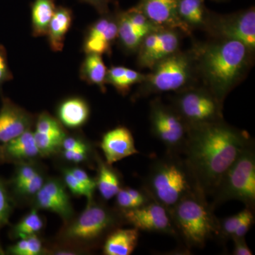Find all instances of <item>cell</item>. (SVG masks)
Here are the masks:
<instances>
[{"label":"cell","mask_w":255,"mask_h":255,"mask_svg":"<svg viewBox=\"0 0 255 255\" xmlns=\"http://www.w3.org/2000/svg\"><path fill=\"white\" fill-rule=\"evenodd\" d=\"M46 180L44 172L41 170L21 185L10 190L15 201L16 199H33Z\"/></svg>","instance_id":"f1b7e54d"},{"label":"cell","mask_w":255,"mask_h":255,"mask_svg":"<svg viewBox=\"0 0 255 255\" xmlns=\"http://www.w3.org/2000/svg\"><path fill=\"white\" fill-rule=\"evenodd\" d=\"M124 11L128 19L132 23V26H135L139 31L144 34L147 35L151 32L162 28L154 24L150 19H148L145 15L142 14L140 10L137 9L135 6H132L127 11Z\"/></svg>","instance_id":"1f68e13d"},{"label":"cell","mask_w":255,"mask_h":255,"mask_svg":"<svg viewBox=\"0 0 255 255\" xmlns=\"http://www.w3.org/2000/svg\"><path fill=\"white\" fill-rule=\"evenodd\" d=\"M203 193L187 196L169 210L177 236L188 248H201L219 237L220 221Z\"/></svg>","instance_id":"5b68a950"},{"label":"cell","mask_w":255,"mask_h":255,"mask_svg":"<svg viewBox=\"0 0 255 255\" xmlns=\"http://www.w3.org/2000/svg\"><path fill=\"white\" fill-rule=\"evenodd\" d=\"M69 168H70L74 176L85 186L87 190L92 193V194H94L96 189H97L95 179L90 177L89 174L87 173L86 171L80 168V167H69Z\"/></svg>","instance_id":"f35d334b"},{"label":"cell","mask_w":255,"mask_h":255,"mask_svg":"<svg viewBox=\"0 0 255 255\" xmlns=\"http://www.w3.org/2000/svg\"><path fill=\"white\" fill-rule=\"evenodd\" d=\"M118 40L120 46L128 53H135L146 36L137 29L128 19L124 11H117Z\"/></svg>","instance_id":"4316f807"},{"label":"cell","mask_w":255,"mask_h":255,"mask_svg":"<svg viewBox=\"0 0 255 255\" xmlns=\"http://www.w3.org/2000/svg\"><path fill=\"white\" fill-rule=\"evenodd\" d=\"M171 106L189 127L224 119L223 102L201 84L175 92Z\"/></svg>","instance_id":"ba28073f"},{"label":"cell","mask_w":255,"mask_h":255,"mask_svg":"<svg viewBox=\"0 0 255 255\" xmlns=\"http://www.w3.org/2000/svg\"><path fill=\"white\" fill-rule=\"evenodd\" d=\"M13 79V74L8 63L7 53L3 45L0 44V94L4 83Z\"/></svg>","instance_id":"d590c367"},{"label":"cell","mask_w":255,"mask_h":255,"mask_svg":"<svg viewBox=\"0 0 255 255\" xmlns=\"http://www.w3.org/2000/svg\"><path fill=\"white\" fill-rule=\"evenodd\" d=\"M124 224L120 210L93 199L80 214L64 223L54 246L59 255L86 254L102 246L107 236Z\"/></svg>","instance_id":"3957f363"},{"label":"cell","mask_w":255,"mask_h":255,"mask_svg":"<svg viewBox=\"0 0 255 255\" xmlns=\"http://www.w3.org/2000/svg\"><path fill=\"white\" fill-rule=\"evenodd\" d=\"M139 230L137 228H118L107 236L103 245L105 255H130L138 243Z\"/></svg>","instance_id":"44dd1931"},{"label":"cell","mask_w":255,"mask_h":255,"mask_svg":"<svg viewBox=\"0 0 255 255\" xmlns=\"http://www.w3.org/2000/svg\"><path fill=\"white\" fill-rule=\"evenodd\" d=\"M115 196L117 209L121 211L134 209L131 198L128 193L127 187L121 188Z\"/></svg>","instance_id":"ab89813d"},{"label":"cell","mask_w":255,"mask_h":255,"mask_svg":"<svg viewBox=\"0 0 255 255\" xmlns=\"http://www.w3.org/2000/svg\"><path fill=\"white\" fill-rule=\"evenodd\" d=\"M212 1H217V2H221V1H226L227 0H212Z\"/></svg>","instance_id":"f6af8a7d"},{"label":"cell","mask_w":255,"mask_h":255,"mask_svg":"<svg viewBox=\"0 0 255 255\" xmlns=\"http://www.w3.org/2000/svg\"><path fill=\"white\" fill-rule=\"evenodd\" d=\"M246 213L241 223H239L233 237L231 238H245L248 231L251 230L252 226L255 223V211L250 208L246 207Z\"/></svg>","instance_id":"8d00e7d4"},{"label":"cell","mask_w":255,"mask_h":255,"mask_svg":"<svg viewBox=\"0 0 255 255\" xmlns=\"http://www.w3.org/2000/svg\"><path fill=\"white\" fill-rule=\"evenodd\" d=\"M195 55L193 50H179L155 64L139 85L132 100L164 92H177L199 85Z\"/></svg>","instance_id":"8992f818"},{"label":"cell","mask_w":255,"mask_h":255,"mask_svg":"<svg viewBox=\"0 0 255 255\" xmlns=\"http://www.w3.org/2000/svg\"><path fill=\"white\" fill-rule=\"evenodd\" d=\"M16 205L7 182L0 177V229L9 224L11 215Z\"/></svg>","instance_id":"f546056e"},{"label":"cell","mask_w":255,"mask_h":255,"mask_svg":"<svg viewBox=\"0 0 255 255\" xmlns=\"http://www.w3.org/2000/svg\"><path fill=\"white\" fill-rule=\"evenodd\" d=\"M149 119L152 135L165 146L167 153L182 155L189 127L173 107L154 99L150 103Z\"/></svg>","instance_id":"9c48e42d"},{"label":"cell","mask_w":255,"mask_h":255,"mask_svg":"<svg viewBox=\"0 0 255 255\" xmlns=\"http://www.w3.org/2000/svg\"><path fill=\"white\" fill-rule=\"evenodd\" d=\"M234 249L233 254L235 255H252L253 252L247 245L245 238H233Z\"/></svg>","instance_id":"b9f144b4"},{"label":"cell","mask_w":255,"mask_h":255,"mask_svg":"<svg viewBox=\"0 0 255 255\" xmlns=\"http://www.w3.org/2000/svg\"><path fill=\"white\" fill-rule=\"evenodd\" d=\"M177 2L178 0H139L135 7L158 27L177 29L184 36H192L179 20Z\"/></svg>","instance_id":"2e32d148"},{"label":"cell","mask_w":255,"mask_h":255,"mask_svg":"<svg viewBox=\"0 0 255 255\" xmlns=\"http://www.w3.org/2000/svg\"><path fill=\"white\" fill-rule=\"evenodd\" d=\"M68 188L63 179L51 177L46 179L40 190L32 199L33 208L50 211L60 216L64 223L75 216L73 204Z\"/></svg>","instance_id":"7c38bea8"},{"label":"cell","mask_w":255,"mask_h":255,"mask_svg":"<svg viewBox=\"0 0 255 255\" xmlns=\"http://www.w3.org/2000/svg\"><path fill=\"white\" fill-rule=\"evenodd\" d=\"M4 163V158H3L2 150H1V145L0 144V164Z\"/></svg>","instance_id":"ee69618b"},{"label":"cell","mask_w":255,"mask_h":255,"mask_svg":"<svg viewBox=\"0 0 255 255\" xmlns=\"http://www.w3.org/2000/svg\"><path fill=\"white\" fill-rule=\"evenodd\" d=\"M73 12L65 6H58L50 21L46 36L50 49L60 52L63 49L65 36L73 23Z\"/></svg>","instance_id":"7402d4cb"},{"label":"cell","mask_w":255,"mask_h":255,"mask_svg":"<svg viewBox=\"0 0 255 255\" xmlns=\"http://www.w3.org/2000/svg\"><path fill=\"white\" fill-rule=\"evenodd\" d=\"M56 114L57 119L64 127L77 129L85 125L88 121L90 106L81 97H69L60 102Z\"/></svg>","instance_id":"ffe728a7"},{"label":"cell","mask_w":255,"mask_h":255,"mask_svg":"<svg viewBox=\"0 0 255 255\" xmlns=\"http://www.w3.org/2000/svg\"><path fill=\"white\" fill-rule=\"evenodd\" d=\"M107 163L112 165L126 157L138 154L132 132L120 126L106 132L100 143Z\"/></svg>","instance_id":"e0dca14e"},{"label":"cell","mask_w":255,"mask_h":255,"mask_svg":"<svg viewBox=\"0 0 255 255\" xmlns=\"http://www.w3.org/2000/svg\"><path fill=\"white\" fill-rule=\"evenodd\" d=\"M33 135L40 155L46 157L58 153L68 133L58 119L44 112L37 117Z\"/></svg>","instance_id":"9a60e30c"},{"label":"cell","mask_w":255,"mask_h":255,"mask_svg":"<svg viewBox=\"0 0 255 255\" xmlns=\"http://www.w3.org/2000/svg\"><path fill=\"white\" fill-rule=\"evenodd\" d=\"M1 150L4 162L15 164L36 161L41 157L31 130L23 132L6 143L1 144Z\"/></svg>","instance_id":"ac0fdd59"},{"label":"cell","mask_w":255,"mask_h":255,"mask_svg":"<svg viewBox=\"0 0 255 255\" xmlns=\"http://www.w3.org/2000/svg\"><path fill=\"white\" fill-rule=\"evenodd\" d=\"M246 207L238 214L220 221L219 237L221 240H228L233 237L236 228L246 213Z\"/></svg>","instance_id":"e575fe53"},{"label":"cell","mask_w":255,"mask_h":255,"mask_svg":"<svg viewBox=\"0 0 255 255\" xmlns=\"http://www.w3.org/2000/svg\"><path fill=\"white\" fill-rule=\"evenodd\" d=\"M58 153L64 160L75 164L89 163L92 159H95L97 155V152L94 153L92 145L72 150H61Z\"/></svg>","instance_id":"d6a6232c"},{"label":"cell","mask_w":255,"mask_h":255,"mask_svg":"<svg viewBox=\"0 0 255 255\" xmlns=\"http://www.w3.org/2000/svg\"><path fill=\"white\" fill-rule=\"evenodd\" d=\"M62 174L64 184L72 194L77 196H85L88 201L94 199V194L87 190L85 186L74 176L69 167L62 169Z\"/></svg>","instance_id":"836d02e7"},{"label":"cell","mask_w":255,"mask_h":255,"mask_svg":"<svg viewBox=\"0 0 255 255\" xmlns=\"http://www.w3.org/2000/svg\"><path fill=\"white\" fill-rule=\"evenodd\" d=\"M91 5L101 15L110 12L109 6L112 0H80Z\"/></svg>","instance_id":"7bdbcfd3"},{"label":"cell","mask_w":255,"mask_h":255,"mask_svg":"<svg viewBox=\"0 0 255 255\" xmlns=\"http://www.w3.org/2000/svg\"><path fill=\"white\" fill-rule=\"evenodd\" d=\"M191 49L201 85L223 103L228 94L245 80L255 62V53L235 40L194 41Z\"/></svg>","instance_id":"7a4b0ae2"},{"label":"cell","mask_w":255,"mask_h":255,"mask_svg":"<svg viewBox=\"0 0 255 255\" xmlns=\"http://www.w3.org/2000/svg\"><path fill=\"white\" fill-rule=\"evenodd\" d=\"M212 196L214 209L228 201H241L255 211V149L252 141L223 174Z\"/></svg>","instance_id":"52a82bcc"},{"label":"cell","mask_w":255,"mask_h":255,"mask_svg":"<svg viewBox=\"0 0 255 255\" xmlns=\"http://www.w3.org/2000/svg\"><path fill=\"white\" fill-rule=\"evenodd\" d=\"M92 145L90 142L87 141L86 139L80 136V135H67L63 139L60 145L59 151L72 150L80 147H87ZM58 151V152H59Z\"/></svg>","instance_id":"74e56055"},{"label":"cell","mask_w":255,"mask_h":255,"mask_svg":"<svg viewBox=\"0 0 255 255\" xmlns=\"http://www.w3.org/2000/svg\"><path fill=\"white\" fill-rule=\"evenodd\" d=\"M38 211V209L33 208L17 223L12 226L9 231L11 239H21L33 235H38L41 232L44 227V221Z\"/></svg>","instance_id":"83f0119b"},{"label":"cell","mask_w":255,"mask_h":255,"mask_svg":"<svg viewBox=\"0 0 255 255\" xmlns=\"http://www.w3.org/2000/svg\"><path fill=\"white\" fill-rule=\"evenodd\" d=\"M86 55L80 66V79L89 85H96L102 92L105 93L107 92L106 78L108 69L104 63L102 55Z\"/></svg>","instance_id":"d4e9b609"},{"label":"cell","mask_w":255,"mask_h":255,"mask_svg":"<svg viewBox=\"0 0 255 255\" xmlns=\"http://www.w3.org/2000/svg\"><path fill=\"white\" fill-rule=\"evenodd\" d=\"M212 12L204 0H178V16L191 35L195 30L206 31Z\"/></svg>","instance_id":"d6986e66"},{"label":"cell","mask_w":255,"mask_h":255,"mask_svg":"<svg viewBox=\"0 0 255 255\" xmlns=\"http://www.w3.org/2000/svg\"><path fill=\"white\" fill-rule=\"evenodd\" d=\"M122 213L126 224L139 231L178 236L168 210L155 201L151 200L141 207Z\"/></svg>","instance_id":"8fae6325"},{"label":"cell","mask_w":255,"mask_h":255,"mask_svg":"<svg viewBox=\"0 0 255 255\" xmlns=\"http://www.w3.org/2000/svg\"><path fill=\"white\" fill-rule=\"evenodd\" d=\"M15 165L16 168L14 174L9 182H7L10 190L21 185L42 170L41 167L36 163V161L21 162Z\"/></svg>","instance_id":"4dcf8cb0"},{"label":"cell","mask_w":255,"mask_h":255,"mask_svg":"<svg viewBox=\"0 0 255 255\" xmlns=\"http://www.w3.org/2000/svg\"><path fill=\"white\" fill-rule=\"evenodd\" d=\"M87 28L82 50L86 54L112 55V46L118 38L117 11L101 15Z\"/></svg>","instance_id":"4fadbf2b"},{"label":"cell","mask_w":255,"mask_h":255,"mask_svg":"<svg viewBox=\"0 0 255 255\" xmlns=\"http://www.w3.org/2000/svg\"><path fill=\"white\" fill-rule=\"evenodd\" d=\"M55 9L54 0H35L31 5V28L33 36H46Z\"/></svg>","instance_id":"484cf974"},{"label":"cell","mask_w":255,"mask_h":255,"mask_svg":"<svg viewBox=\"0 0 255 255\" xmlns=\"http://www.w3.org/2000/svg\"><path fill=\"white\" fill-rule=\"evenodd\" d=\"M145 74L124 66H112L107 70L106 83L112 85L120 95L126 96L132 86L140 85L145 80Z\"/></svg>","instance_id":"cb8c5ba5"},{"label":"cell","mask_w":255,"mask_h":255,"mask_svg":"<svg viewBox=\"0 0 255 255\" xmlns=\"http://www.w3.org/2000/svg\"><path fill=\"white\" fill-rule=\"evenodd\" d=\"M205 32L211 38L241 42L255 53L254 6L232 14H219L212 12Z\"/></svg>","instance_id":"30bf717a"},{"label":"cell","mask_w":255,"mask_h":255,"mask_svg":"<svg viewBox=\"0 0 255 255\" xmlns=\"http://www.w3.org/2000/svg\"><path fill=\"white\" fill-rule=\"evenodd\" d=\"M142 190L168 211L187 196L204 194L181 155L169 153L151 165Z\"/></svg>","instance_id":"277c9868"},{"label":"cell","mask_w":255,"mask_h":255,"mask_svg":"<svg viewBox=\"0 0 255 255\" xmlns=\"http://www.w3.org/2000/svg\"><path fill=\"white\" fill-rule=\"evenodd\" d=\"M95 162L97 169V177L95 178L97 189L104 200H110L122 187L120 175L112 165L107 163L97 153Z\"/></svg>","instance_id":"603a6c76"},{"label":"cell","mask_w":255,"mask_h":255,"mask_svg":"<svg viewBox=\"0 0 255 255\" xmlns=\"http://www.w3.org/2000/svg\"><path fill=\"white\" fill-rule=\"evenodd\" d=\"M128 193L131 198L134 209L141 207L150 202L151 199L143 190L127 187Z\"/></svg>","instance_id":"60d3db41"},{"label":"cell","mask_w":255,"mask_h":255,"mask_svg":"<svg viewBox=\"0 0 255 255\" xmlns=\"http://www.w3.org/2000/svg\"><path fill=\"white\" fill-rule=\"evenodd\" d=\"M34 117L7 97H1L0 108V144L6 143L31 130Z\"/></svg>","instance_id":"5bb4252c"},{"label":"cell","mask_w":255,"mask_h":255,"mask_svg":"<svg viewBox=\"0 0 255 255\" xmlns=\"http://www.w3.org/2000/svg\"><path fill=\"white\" fill-rule=\"evenodd\" d=\"M253 139L224 119L189 127L182 155L201 190L213 193L223 174Z\"/></svg>","instance_id":"6da1fadb"}]
</instances>
